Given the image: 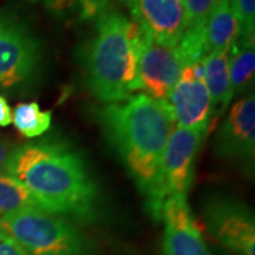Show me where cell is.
Returning <instances> with one entry per match:
<instances>
[{
    "label": "cell",
    "instance_id": "cell-1",
    "mask_svg": "<svg viewBox=\"0 0 255 255\" xmlns=\"http://www.w3.org/2000/svg\"><path fill=\"white\" fill-rule=\"evenodd\" d=\"M4 174L11 176L47 213L91 223L100 190L85 159L65 139L48 136L14 146Z\"/></svg>",
    "mask_w": 255,
    "mask_h": 255
},
{
    "label": "cell",
    "instance_id": "cell-2",
    "mask_svg": "<svg viewBox=\"0 0 255 255\" xmlns=\"http://www.w3.org/2000/svg\"><path fill=\"white\" fill-rule=\"evenodd\" d=\"M100 117L111 143L145 193L176 127L167 101L136 94L127 101L107 104Z\"/></svg>",
    "mask_w": 255,
    "mask_h": 255
},
{
    "label": "cell",
    "instance_id": "cell-3",
    "mask_svg": "<svg viewBox=\"0 0 255 255\" xmlns=\"http://www.w3.org/2000/svg\"><path fill=\"white\" fill-rule=\"evenodd\" d=\"M140 30L118 10L97 18L95 34L82 54L88 90L105 104L122 102L135 95Z\"/></svg>",
    "mask_w": 255,
    "mask_h": 255
},
{
    "label": "cell",
    "instance_id": "cell-4",
    "mask_svg": "<svg viewBox=\"0 0 255 255\" xmlns=\"http://www.w3.org/2000/svg\"><path fill=\"white\" fill-rule=\"evenodd\" d=\"M0 231L28 255H101L74 221L41 209L18 210L0 217Z\"/></svg>",
    "mask_w": 255,
    "mask_h": 255
},
{
    "label": "cell",
    "instance_id": "cell-5",
    "mask_svg": "<svg viewBox=\"0 0 255 255\" xmlns=\"http://www.w3.org/2000/svg\"><path fill=\"white\" fill-rule=\"evenodd\" d=\"M204 132L174 127L156 173L146 189V204L150 216L162 220L164 204L176 196H187L193 170Z\"/></svg>",
    "mask_w": 255,
    "mask_h": 255
},
{
    "label": "cell",
    "instance_id": "cell-6",
    "mask_svg": "<svg viewBox=\"0 0 255 255\" xmlns=\"http://www.w3.org/2000/svg\"><path fill=\"white\" fill-rule=\"evenodd\" d=\"M43 64V46L17 17L0 13V90L33 81Z\"/></svg>",
    "mask_w": 255,
    "mask_h": 255
},
{
    "label": "cell",
    "instance_id": "cell-7",
    "mask_svg": "<svg viewBox=\"0 0 255 255\" xmlns=\"http://www.w3.org/2000/svg\"><path fill=\"white\" fill-rule=\"evenodd\" d=\"M203 216L207 230L220 246L237 255H255V220L246 204L214 197L206 203Z\"/></svg>",
    "mask_w": 255,
    "mask_h": 255
},
{
    "label": "cell",
    "instance_id": "cell-8",
    "mask_svg": "<svg viewBox=\"0 0 255 255\" xmlns=\"http://www.w3.org/2000/svg\"><path fill=\"white\" fill-rule=\"evenodd\" d=\"M187 65L179 46L157 44L140 31L137 53L136 88L150 98L167 100Z\"/></svg>",
    "mask_w": 255,
    "mask_h": 255
},
{
    "label": "cell",
    "instance_id": "cell-9",
    "mask_svg": "<svg viewBox=\"0 0 255 255\" xmlns=\"http://www.w3.org/2000/svg\"><path fill=\"white\" fill-rule=\"evenodd\" d=\"M176 127L207 133L213 118L211 100L203 78L201 61L187 64L167 97Z\"/></svg>",
    "mask_w": 255,
    "mask_h": 255
},
{
    "label": "cell",
    "instance_id": "cell-10",
    "mask_svg": "<svg viewBox=\"0 0 255 255\" xmlns=\"http://www.w3.org/2000/svg\"><path fill=\"white\" fill-rule=\"evenodd\" d=\"M132 21L157 44L176 47L186 33L183 0H122Z\"/></svg>",
    "mask_w": 255,
    "mask_h": 255
},
{
    "label": "cell",
    "instance_id": "cell-11",
    "mask_svg": "<svg viewBox=\"0 0 255 255\" xmlns=\"http://www.w3.org/2000/svg\"><path fill=\"white\" fill-rule=\"evenodd\" d=\"M214 152L221 159L254 162L255 95L238 100L223 121L214 139Z\"/></svg>",
    "mask_w": 255,
    "mask_h": 255
},
{
    "label": "cell",
    "instance_id": "cell-12",
    "mask_svg": "<svg viewBox=\"0 0 255 255\" xmlns=\"http://www.w3.org/2000/svg\"><path fill=\"white\" fill-rule=\"evenodd\" d=\"M162 220L164 223L163 255H211L186 196H176L167 201Z\"/></svg>",
    "mask_w": 255,
    "mask_h": 255
},
{
    "label": "cell",
    "instance_id": "cell-13",
    "mask_svg": "<svg viewBox=\"0 0 255 255\" xmlns=\"http://www.w3.org/2000/svg\"><path fill=\"white\" fill-rule=\"evenodd\" d=\"M206 55L213 51H228L241 36V24L230 0H220L201 27Z\"/></svg>",
    "mask_w": 255,
    "mask_h": 255
},
{
    "label": "cell",
    "instance_id": "cell-14",
    "mask_svg": "<svg viewBox=\"0 0 255 255\" xmlns=\"http://www.w3.org/2000/svg\"><path fill=\"white\" fill-rule=\"evenodd\" d=\"M228 74L231 101L248 90L254 82L255 43L254 34H241L228 50Z\"/></svg>",
    "mask_w": 255,
    "mask_h": 255
},
{
    "label": "cell",
    "instance_id": "cell-15",
    "mask_svg": "<svg viewBox=\"0 0 255 255\" xmlns=\"http://www.w3.org/2000/svg\"><path fill=\"white\" fill-rule=\"evenodd\" d=\"M203 78L209 90L213 117L223 115L231 102L228 51H213L201 60Z\"/></svg>",
    "mask_w": 255,
    "mask_h": 255
},
{
    "label": "cell",
    "instance_id": "cell-16",
    "mask_svg": "<svg viewBox=\"0 0 255 255\" xmlns=\"http://www.w3.org/2000/svg\"><path fill=\"white\" fill-rule=\"evenodd\" d=\"M11 122L23 136L36 139L51 127V112L41 110L37 102H21L11 111Z\"/></svg>",
    "mask_w": 255,
    "mask_h": 255
},
{
    "label": "cell",
    "instance_id": "cell-17",
    "mask_svg": "<svg viewBox=\"0 0 255 255\" xmlns=\"http://www.w3.org/2000/svg\"><path fill=\"white\" fill-rule=\"evenodd\" d=\"M24 209H40L27 189L11 176L0 173V217Z\"/></svg>",
    "mask_w": 255,
    "mask_h": 255
},
{
    "label": "cell",
    "instance_id": "cell-18",
    "mask_svg": "<svg viewBox=\"0 0 255 255\" xmlns=\"http://www.w3.org/2000/svg\"><path fill=\"white\" fill-rule=\"evenodd\" d=\"M46 6L58 16L75 11L82 21L97 20L111 9L112 0H44Z\"/></svg>",
    "mask_w": 255,
    "mask_h": 255
},
{
    "label": "cell",
    "instance_id": "cell-19",
    "mask_svg": "<svg viewBox=\"0 0 255 255\" xmlns=\"http://www.w3.org/2000/svg\"><path fill=\"white\" fill-rule=\"evenodd\" d=\"M220 0H183L184 16H186V31L190 28L203 27L210 16L211 10Z\"/></svg>",
    "mask_w": 255,
    "mask_h": 255
},
{
    "label": "cell",
    "instance_id": "cell-20",
    "mask_svg": "<svg viewBox=\"0 0 255 255\" xmlns=\"http://www.w3.org/2000/svg\"><path fill=\"white\" fill-rule=\"evenodd\" d=\"M241 24V34H254L255 0H230Z\"/></svg>",
    "mask_w": 255,
    "mask_h": 255
},
{
    "label": "cell",
    "instance_id": "cell-21",
    "mask_svg": "<svg viewBox=\"0 0 255 255\" xmlns=\"http://www.w3.org/2000/svg\"><path fill=\"white\" fill-rule=\"evenodd\" d=\"M0 255H28L23 247L0 231Z\"/></svg>",
    "mask_w": 255,
    "mask_h": 255
},
{
    "label": "cell",
    "instance_id": "cell-22",
    "mask_svg": "<svg viewBox=\"0 0 255 255\" xmlns=\"http://www.w3.org/2000/svg\"><path fill=\"white\" fill-rule=\"evenodd\" d=\"M14 146L11 145L10 142L4 140L3 137H0V173L4 174L6 172V166L9 162V157L13 152Z\"/></svg>",
    "mask_w": 255,
    "mask_h": 255
},
{
    "label": "cell",
    "instance_id": "cell-23",
    "mask_svg": "<svg viewBox=\"0 0 255 255\" xmlns=\"http://www.w3.org/2000/svg\"><path fill=\"white\" fill-rule=\"evenodd\" d=\"M11 124V108L4 97L0 95V127L6 128Z\"/></svg>",
    "mask_w": 255,
    "mask_h": 255
},
{
    "label": "cell",
    "instance_id": "cell-24",
    "mask_svg": "<svg viewBox=\"0 0 255 255\" xmlns=\"http://www.w3.org/2000/svg\"><path fill=\"white\" fill-rule=\"evenodd\" d=\"M31 1H37V0H31Z\"/></svg>",
    "mask_w": 255,
    "mask_h": 255
}]
</instances>
